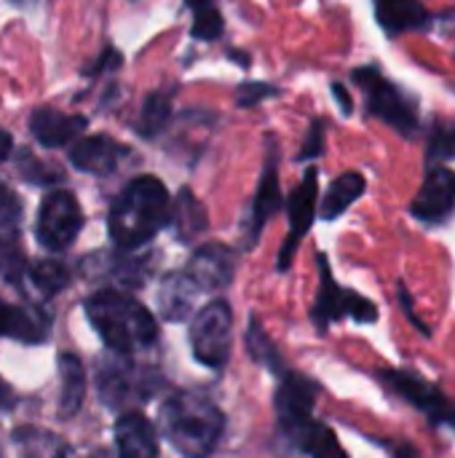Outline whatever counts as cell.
<instances>
[{"instance_id":"1","label":"cell","mask_w":455,"mask_h":458,"mask_svg":"<svg viewBox=\"0 0 455 458\" xmlns=\"http://www.w3.org/2000/svg\"><path fill=\"white\" fill-rule=\"evenodd\" d=\"M172 217V201L166 185L142 174L134 177L113 201L107 215V231L118 250H137L147 244Z\"/></svg>"},{"instance_id":"35","label":"cell","mask_w":455,"mask_h":458,"mask_svg":"<svg viewBox=\"0 0 455 458\" xmlns=\"http://www.w3.org/2000/svg\"><path fill=\"white\" fill-rule=\"evenodd\" d=\"M13 5H21V8H29V5H38V3H43V0H11Z\"/></svg>"},{"instance_id":"8","label":"cell","mask_w":455,"mask_h":458,"mask_svg":"<svg viewBox=\"0 0 455 458\" xmlns=\"http://www.w3.org/2000/svg\"><path fill=\"white\" fill-rule=\"evenodd\" d=\"M316 384L303 378V376H295V373H284L282 378V386L276 392V416H279V424L282 429L290 435V437H300L311 424V411H314V403H316Z\"/></svg>"},{"instance_id":"29","label":"cell","mask_w":455,"mask_h":458,"mask_svg":"<svg viewBox=\"0 0 455 458\" xmlns=\"http://www.w3.org/2000/svg\"><path fill=\"white\" fill-rule=\"evenodd\" d=\"M276 94H279V89H276V86H271V83H263V81H247V83H241V86H239L236 99H239V105H241V107H255V105H260L263 99L276 97Z\"/></svg>"},{"instance_id":"32","label":"cell","mask_w":455,"mask_h":458,"mask_svg":"<svg viewBox=\"0 0 455 458\" xmlns=\"http://www.w3.org/2000/svg\"><path fill=\"white\" fill-rule=\"evenodd\" d=\"M16 220H19V204L0 185V236H11L16 231Z\"/></svg>"},{"instance_id":"7","label":"cell","mask_w":455,"mask_h":458,"mask_svg":"<svg viewBox=\"0 0 455 458\" xmlns=\"http://www.w3.org/2000/svg\"><path fill=\"white\" fill-rule=\"evenodd\" d=\"M80 228H83V212L70 191H51L40 201L35 233L48 252L67 250L80 233Z\"/></svg>"},{"instance_id":"33","label":"cell","mask_w":455,"mask_h":458,"mask_svg":"<svg viewBox=\"0 0 455 458\" xmlns=\"http://www.w3.org/2000/svg\"><path fill=\"white\" fill-rule=\"evenodd\" d=\"M333 94H335V99H338V105H341V110L349 115L351 110H354V105H351V94L343 89V83H333Z\"/></svg>"},{"instance_id":"9","label":"cell","mask_w":455,"mask_h":458,"mask_svg":"<svg viewBox=\"0 0 455 458\" xmlns=\"http://www.w3.org/2000/svg\"><path fill=\"white\" fill-rule=\"evenodd\" d=\"M316 204H319V174L316 169H308L306 177L300 180V185L292 191L290 201H287V215H290V236L282 244L279 252V271H287L292 266L295 250L300 244V239L311 231V223L316 217Z\"/></svg>"},{"instance_id":"19","label":"cell","mask_w":455,"mask_h":458,"mask_svg":"<svg viewBox=\"0 0 455 458\" xmlns=\"http://www.w3.org/2000/svg\"><path fill=\"white\" fill-rule=\"evenodd\" d=\"M56 365H59V405L56 408L62 419H72L83 405L86 370L75 354H59Z\"/></svg>"},{"instance_id":"2","label":"cell","mask_w":455,"mask_h":458,"mask_svg":"<svg viewBox=\"0 0 455 458\" xmlns=\"http://www.w3.org/2000/svg\"><path fill=\"white\" fill-rule=\"evenodd\" d=\"M158 424H161L166 443L180 456L209 458L220 445V437L225 429V416L204 394L177 392L161 405Z\"/></svg>"},{"instance_id":"28","label":"cell","mask_w":455,"mask_h":458,"mask_svg":"<svg viewBox=\"0 0 455 458\" xmlns=\"http://www.w3.org/2000/svg\"><path fill=\"white\" fill-rule=\"evenodd\" d=\"M247 346H249V354H252V360L255 362H260L263 368H271V370H276L279 373V354H276V349H274V344L268 341V335L263 333V327H257V322L252 319L249 322V333H247ZM282 376V373H279Z\"/></svg>"},{"instance_id":"25","label":"cell","mask_w":455,"mask_h":458,"mask_svg":"<svg viewBox=\"0 0 455 458\" xmlns=\"http://www.w3.org/2000/svg\"><path fill=\"white\" fill-rule=\"evenodd\" d=\"M298 445L311 458H349L346 451L341 448L335 432L324 424H316V421L298 437Z\"/></svg>"},{"instance_id":"17","label":"cell","mask_w":455,"mask_h":458,"mask_svg":"<svg viewBox=\"0 0 455 458\" xmlns=\"http://www.w3.org/2000/svg\"><path fill=\"white\" fill-rule=\"evenodd\" d=\"M29 126H32V134L40 145L62 148V145L78 140V134L86 129V118L83 115H67V113H59L54 107H40L32 113Z\"/></svg>"},{"instance_id":"15","label":"cell","mask_w":455,"mask_h":458,"mask_svg":"<svg viewBox=\"0 0 455 458\" xmlns=\"http://www.w3.org/2000/svg\"><path fill=\"white\" fill-rule=\"evenodd\" d=\"M198 295H201V287L188 271L166 274L158 287V309H161L164 319L182 322L193 314Z\"/></svg>"},{"instance_id":"11","label":"cell","mask_w":455,"mask_h":458,"mask_svg":"<svg viewBox=\"0 0 455 458\" xmlns=\"http://www.w3.org/2000/svg\"><path fill=\"white\" fill-rule=\"evenodd\" d=\"M188 274L198 282L201 290H217L233 282L236 252L225 244H204L188 263Z\"/></svg>"},{"instance_id":"13","label":"cell","mask_w":455,"mask_h":458,"mask_svg":"<svg viewBox=\"0 0 455 458\" xmlns=\"http://www.w3.org/2000/svg\"><path fill=\"white\" fill-rule=\"evenodd\" d=\"M279 209H282V191H279V174H276V150H274V142L268 140V158H265L263 177H260L257 196L252 201V215H249V247L257 242L260 231Z\"/></svg>"},{"instance_id":"14","label":"cell","mask_w":455,"mask_h":458,"mask_svg":"<svg viewBox=\"0 0 455 458\" xmlns=\"http://www.w3.org/2000/svg\"><path fill=\"white\" fill-rule=\"evenodd\" d=\"M118 458H158V435L139 413H123L115 421Z\"/></svg>"},{"instance_id":"18","label":"cell","mask_w":455,"mask_h":458,"mask_svg":"<svg viewBox=\"0 0 455 458\" xmlns=\"http://www.w3.org/2000/svg\"><path fill=\"white\" fill-rule=\"evenodd\" d=\"M373 3H375L378 24L389 35H402L429 21V11L421 0H373Z\"/></svg>"},{"instance_id":"36","label":"cell","mask_w":455,"mask_h":458,"mask_svg":"<svg viewBox=\"0 0 455 458\" xmlns=\"http://www.w3.org/2000/svg\"><path fill=\"white\" fill-rule=\"evenodd\" d=\"M8 403V392H5V384L0 381V405H5Z\"/></svg>"},{"instance_id":"26","label":"cell","mask_w":455,"mask_h":458,"mask_svg":"<svg viewBox=\"0 0 455 458\" xmlns=\"http://www.w3.org/2000/svg\"><path fill=\"white\" fill-rule=\"evenodd\" d=\"M169 115H172V94L169 91H153L145 99L142 113H139V126H137L139 134H145V137L158 134L166 126Z\"/></svg>"},{"instance_id":"22","label":"cell","mask_w":455,"mask_h":458,"mask_svg":"<svg viewBox=\"0 0 455 458\" xmlns=\"http://www.w3.org/2000/svg\"><path fill=\"white\" fill-rule=\"evenodd\" d=\"M172 223H174V231L182 242H193L198 233L206 231L209 225V217H206V209L204 204L193 196L190 188H182L174 199V207H172Z\"/></svg>"},{"instance_id":"12","label":"cell","mask_w":455,"mask_h":458,"mask_svg":"<svg viewBox=\"0 0 455 458\" xmlns=\"http://www.w3.org/2000/svg\"><path fill=\"white\" fill-rule=\"evenodd\" d=\"M386 384H389L397 394H402L410 405H416L418 411H424V413H426L429 419H434V421H440V419L448 413V403H445L442 392H440L434 384L424 381L418 373L386 370Z\"/></svg>"},{"instance_id":"24","label":"cell","mask_w":455,"mask_h":458,"mask_svg":"<svg viewBox=\"0 0 455 458\" xmlns=\"http://www.w3.org/2000/svg\"><path fill=\"white\" fill-rule=\"evenodd\" d=\"M188 8L193 11V38L198 40H217L225 30V21H223V13L220 8L215 5V0H185Z\"/></svg>"},{"instance_id":"27","label":"cell","mask_w":455,"mask_h":458,"mask_svg":"<svg viewBox=\"0 0 455 458\" xmlns=\"http://www.w3.org/2000/svg\"><path fill=\"white\" fill-rule=\"evenodd\" d=\"M29 279L43 295H56L67 287L70 274L59 260H40L29 268Z\"/></svg>"},{"instance_id":"37","label":"cell","mask_w":455,"mask_h":458,"mask_svg":"<svg viewBox=\"0 0 455 458\" xmlns=\"http://www.w3.org/2000/svg\"><path fill=\"white\" fill-rule=\"evenodd\" d=\"M445 419H448V424H451V427H453V429H455V405H453V408H448Z\"/></svg>"},{"instance_id":"6","label":"cell","mask_w":455,"mask_h":458,"mask_svg":"<svg viewBox=\"0 0 455 458\" xmlns=\"http://www.w3.org/2000/svg\"><path fill=\"white\" fill-rule=\"evenodd\" d=\"M346 317L365 325V322L378 319V309L365 295H359L354 290H341L333 271H330L327 258L319 255V295H316V303H314V322H316L319 330H324L333 322H341Z\"/></svg>"},{"instance_id":"4","label":"cell","mask_w":455,"mask_h":458,"mask_svg":"<svg viewBox=\"0 0 455 458\" xmlns=\"http://www.w3.org/2000/svg\"><path fill=\"white\" fill-rule=\"evenodd\" d=\"M354 83L365 91L367 113L402 134H413L418 129V105L378 67H359L354 70Z\"/></svg>"},{"instance_id":"10","label":"cell","mask_w":455,"mask_h":458,"mask_svg":"<svg viewBox=\"0 0 455 458\" xmlns=\"http://www.w3.org/2000/svg\"><path fill=\"white\" fill-rule=\"evenodd\" d=\"M410 212L421 223H445L455 212V172L448 166H429Z\"/></svg>"},{"instance_id":"23","label":"cell","mask_w":455,"mask_h":458,"mask_svg":"<svg viewBox=\"0 0 455 458\" xmlns=\"http://www.w3.org/2000/svg\"><path fill=\"white\" fill-rule=\"evenodd\" d=\"M0 335L32 344V341H43L46 338V325L38 322V317L27 314L24 309L0 301Z\"/></svg>"},{"instance_id":"20","label":"cell","mask_w":455,"mask_h":458,"mask_svg":"<svg viewBox=\"0 0 455 458\" xmlns=\"http://www.w3.org/2000/svg\"><path fill=\"white\" fill-rule=\"evenodd\" d=\"M13 448L19 458H75L70 443L38 427H19L13 432Z\"/></svg>"},{"instance_id":"16","label":"cell","mask_w":455,"mask_h":458,"mask_svg":"<svg viewBox=\"0 0 455 458\" xmlns=\"http://www.w3.org/2000/svg\"><path fill=\"white\" fill-rule=\"evenodd\" d=\"M123 145L105 137V134H94V137H83L72 145L70 150V161L72 166H78L80 172L88 174H110L123 156Z\"/></svg>"},{"instance_id":"30","label":"cell","mask_w":455,"mask_h":458,"mask_svg":"<svg viewBox=\"0 0 455 458\" xmlns=\"http://www.w3.org/2000/svg\"><path fill=\"white\" fill-rule=\"evenodd\" d=\"M324 153V121H314L303 137V145H300V161H311L316 156Z\"/></svg>"},{"instance_id":"3","label":"cell","mask_w":455,"mask_h":458,"mask_svg":"<svg viewBox=\"0 0 455 458\" xmlns=\"http://www.w3.org/2000/svg\"><path fill=\"white\" fill-rule=\"evenodd\" d=\"M86 317L102 344L118 354H131L158 338L153 314L126 293L99 290L86 301Z\"/></svg>"},{"instance_id":"34","label":"cell","mask_w":455,"mask_h":458,"mask_svg":"<svg viewBox=\"0 0 455 458\" xmlns=\"http://www.w3.org/2000/svg\"><path fill=\"white\" fill-rule=\"evenodd\" d=\"M11 148H13V140H11V134L0 129V161H5V158L11 156Z\"/></svg>"},{"instance_id":"5","label":"cell","mask_w":455,"mask_h":458,"mask_svg":"<svg viewBox=\"0 0 455 458\" xmlns=\"http://www.w3.org/2000/svg\"><path fill=\"white\" fill-rule=\"evenodd\" d=\"M190 346L196 362L204 368L223 370L228 365L233 346V311L228 301H212L193 317Z\"/></svg>"},{"instance_id":"31","label":"cell","mask_w":455,"mask_h":458,"mask_svg":"<svg viewBox=\"0 0 455 458\" xmlns=\"http://www.w3.org/2000/svg\"><path fill=\"white\" fill-rule=\"evenodd\" d=\"M455 156V126H437L429 142V158H451Z\"/></svg>"},{"instance_id":"21","label":"cell","mask_w":455,"mask_h":458,"mask_svg":"<svg viewBox=\"0 0 455 458\" xmlns=\"http://www.w3.org/2000/svg\"><path fill=\"white\" fill-rule=\"evenodd\" d=\"M365 188H367V182H365V177L359 172H346V174L335 177L330 182L322 204H319V215L324 220H338L354 201L362 199Z\"/></svg>"}]
</instances>
